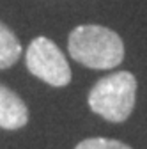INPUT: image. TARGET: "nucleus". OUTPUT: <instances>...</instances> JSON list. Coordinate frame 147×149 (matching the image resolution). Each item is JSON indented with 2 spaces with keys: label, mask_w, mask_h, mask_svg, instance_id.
I'll use <instances>...</instances> for the list:
<instances>
[{
  "label": "nucleus",
  "mask_w": 147,
  "mask_h": 149,
  "mask_svg": "<svg viewBox=\"0 0 147 149\" xmlns=\"http://www.w3.org/2000/svg\"><path fill=\"white\" fill-rule=\"evenodd\" d=\"M21 55V45L18 41L16 34L0 22V69H9L18 62Z\"/></svg>",
  "instance_id": "39448f33"
},
{
  "label": "nucleus",
  "mask_w": 147,
  "mask_h": 149,
  "mask_svg": "<svg viewBox=\"0 0 147 149\" xmlns=\"http://www.w3.org/2000/svg\"><path fill=\"white\" fill-rule=\"evenodd\" d=\"M137 98V78L130 71H117L96 82L87 103L94 114L110 123H124L131 116Z\"/></svg>",
  "instance_id": "f03ea898"
},
{
  "label": "nucleus",
  "mask_w": 147,
  "mask_h": 149,
  "mask_svg": "<svg viewBox=\"0 0 147 149\" xmlns=\"http://www.w3.org/2000/svg\"><path fill=\"white\" fill-rule=\"evenodd\" d=\"M76 149H131L128 144L114 139H103V137H94V139H85L82 140Z\"/></svg>",
  "instance_id": "423d86ee"
},
{
  "label": "nucleus",
  "mask_w": 147,
  "mask_h": 149,
  "mask_svg": "<svg viewBox=\"0 0 147 149\" xmlns=\"http://www.w3.org/2000/svg\"><path fill=\"white\" fill-rule=\"evenodd\" d=\"M27 69L53 87H66L71 82V68L60 48L51 39L39 36L28 45L25 53Z\"/></svg>",
  "instance_id": "7ed1b4c3"
},
{
  "label": "nucleus",
  "mask_w": 147,
  "mask_h": 149,
  "mask_svg": "<svg viewBox=\"0 0 147 149\" xmlns=\"http://www.w3.org/2000/svg\"><path fill=\"white\" fill-rule=\"evenodd\" d=\"M67 52L76 62L90 69H112L124 59L121 36L103 25H78L69 32Z\"/></svg>",
  "instance_id": "f257e3e1"
},
{
  "label": "nucleus",
  "mask_w": 147,
  "mask_h": 149,
  "mask_svg": "<svg viewBox=\"0 0 147 149\" xmlns=\"http://www.w3.org/2000/svg\"><path fill=\"white\" fill-rule=\"evenodd\" d=\"M28 121V108L23 100L6 85H0V128L18 130Z\"/></svg>",
  "instance_id": "20e7f679"
}]
</instances>
